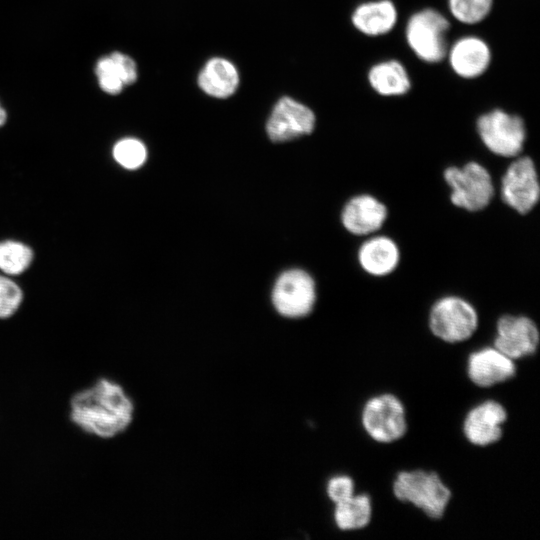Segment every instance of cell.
<instances>
[{
	"label": "cell",
	"instance_id": "obj_1",
	"mask_svg": "<svg viewBox=\"0 0 540 540\" xmlns=\"http://www.w3.org/2000/svg\"><path fill=\"white\" fill-rule=\"evenodd\" d=\"M135 404L117 381L99 376L71 394L67 417L70 424L86 436L111 440L132 425Z\"/></svg>",
	"mask_w": 540,
	"mask_h": 540
},
{
	"label": "cell",
	"instance_id": "obj_2",
	"mask_svg": "<svg viewBox=\"0 0 540 540\" xmlns=\"http://www.w3.org/2000/svg\"><path fill=\"white\" fill-rule=\"evenodd\" d=\"M395 497L422 510L428 517L441 518L451 499V491L433 471H402L393 483Z\"/></svg>",
	"mask_w": 540,
	"mask_h": 540
},
{
	"label": "cell",
	"instance_id": "obj_3",
	"mask_svg": "<svg viewBox=\"0 0 540 540\" xmlns=\"http://www.w3.org/2000/svg\"><path fill=\"white\" fill-rule=\"evenodd\" d=\"M448 19L438 10L424 8L413 13L405 27V38L413 53L427 63H438L447 54Z\"/></svg>",
	"mask_w": 540,
	"mask_h": 540
},
{
	"label": "cell",
	"instance_id": "obj_4",
	"mask_svg": "<svg viewBox=\"0 0 540 540\" xmlns=\"http://www.w3.org/2000/svg\"><path fill=\"white\" fill-rule=\"evenodd\" d=\"M449 186L450 200L458 208L476 212L486 208L495 194L489 171L480 163L471 161L462 167L450 166L443 173Z\"/></svg>",
	"mask_w": 540,
	"mask_h": 540
},
{
	"label": "cell",
	"instance_id": "obj_5",
	"mask_svg": "<svg viewBox=\"0 0 540 540\" xmlns=\"http://www.w3.org/2000/svg\"><path fill=\"white\" fill-rule=\"evenodd\" d=\"M478 327V314L466 299L449 295L438 299L429 312L433 335L448 343L469 339Z\"/></svg>",
	"mask_w": 540,
	"mask_h": 540
},
{
	"label": "cell",
	"instance_id": "obj_6",
	"mask_svg": "<svg viewBox=\"0 0 540 540\" xmlns=\"http://www.w3.org/2000/svg\"><path fill=\"white\" fill-rule=\"evenodd\" d=\"M477 133L484 146L501 157H517L526 140L523 119L501 109H494L479 116Z\"/></svg>",
	"mask_w": 540,
	"mask_h": 540
},
{
	"label": "cell",
	"instance_id": "obj_7",
	"mask_svg": "<svg viewBox=\"0 0 540 540\" xmlns=\"http://www.w3.org/2000/svg\"><path fill=\"white\" fill-rule=\"evenodd\" d=\"M361 421L366 433L379 443L395 442L407 430L404 406L392 394H381L369 399L362 410Z\"/></svg>",
	"mask_w": 540,
	"mask_h": 540
},
{
	"label": "cell",
	"instance_id": "obj_8",
	"mask_svg": "<svg viewBox=\"0 0 540 540\" xmlns=\"http://www.w3.org/2000/svg\"><path fill=\"white\" fill-rule=\"evenodd\" d=\"M500 194L503 202L519 214H527L536 206L540 184L530 157L517 156L508 166L501 180Z\"/></svg>",
	"mask_w": 540,
	"mask_h": 540
},
{
	"label": "cell",
	"instance_id": "obj_9",
	"mask_svg": "<svg viewBox=\"0 0 540 540\" xmlns=\"http://www.w3.org/2000/svg\"><path fill=\"white\" fill-rule=\"evenodd\" d=\"M316 289L311 276L302 270H290L277 280L272 301L276 310L285 317L300 318L308 315L315 304Z\"/></svg>",
	"mask_w": 540,
	"mask_h": 540
},
{
	"label": "cell",
	"instance_id": "obj_10",
	"mask_svg": "<svg viewBox=\"0 0 540 540\" xmlns=\"http://www.w3.org/2000/svg\"><path fill=\"white\" fill-rule=\"evenodd\" d=\"M539 341L538 327L529 317L503 315L498 319L494 347L514 361L534 354Z\"/></svg>",
	"mask_w": 540,
	"mask_h": 540
},
{
	"label": "cell",
	"instance_id": "obj_11",
	"mask_svg": "<svg viewBox=\"0 0 540 540\" xmlns=\"http://www.w3.org/2000/svg\"><path fill=\"white\" fill-rule=\"evenodd\" d=\"M313 111L302 103L282 97L267 122V133L274 142H284L310 134L315 126Z\"/></svg>",
	"mask_w": 540,
	"mask_h": 540
},
{
	"label": "cell",
	"instance_id": "obj_12",
	"mask_svg": "<svg viewBox=\"0 0 540 540\" xmlns=\"http://www.w3.org/2000/svg\"><path fill=\"white\" fill-rule=\"evenodd\" d=\"M453 72L464 79H474L488 69L492 54L482 38L466 35L448 47L446 57Z\"/></svg>",
	"mask_w": 540,
	"mask_h": 540
},
{
	"label": "cell",
	"instance_id": "obj_13",
	"mask_svg": "<svg viewBox=\"0 0 540 540\" xmlns=\"http://www.w3.org/2000/svg\"><path fill=\"white\" fill-rule=\"evenodd\" d=\"M506 419L502 404L494 400L482 402L468 412L463 423L464 435L476 446L493 444L501 438Z\"/></svg>",
	"mask_w": 540,
	"mask_h": 540
},
{
	"label": "cell",
	"instance_id": "obj_14",
	"mask_svg": "<svg viewBox=\"0 0 540 540\" xmlns=\"http://www.w3.org/2000/svg\"><path fill=\"white\" fill-rule=\"evenodd\" d=\"M387 216L388 210L383 202L370 194H359L345 204L341 221L349 233L370 236L380 230Z\"/></svg>",
	"mask_w": 540,
	"mask_h": 540
},
{
	"label": "cell",
	"instance_id": "obj_15",
	"mask_svg": "<svg viewBox=\"0 0 540 540\" xmlns=\"http://www.w3.org/2000/svg\"><path fill=\"white\" fill-rule=\"evenodd\" d=\"M469 379L482 388L503 383L516 374V365L495 347H486L471 353L467 362Z\"/></svg>",
	"mask_w": 540,
	"mask_h": 540
},
{
	"label": "cell",
	"instance_id": "obj_16",
	"mask_svg": "<svg viewBox=\"0 0 540 540\" xmlns=\"http://www.w3.org/2000/svg\"><path fill=\"white\" fill-rule=\"evenodd\" d=\"M360 267L369 275L383 277L391 274L400 261V250L396 242L385 235L366 239L358 249Z\"/></svg>",
	"mask_w": 540,
	"mask_h": 540
},
{
	"label": "cell",
	"instance_id": "obj_17",
	"mask_svg": "<svg viewBox=\"0 0 540 540\" xmlns=\"http://www.w3.org/2000/svg\"><path fill=\"white\" fill-rule=\"evenodd\" d=\"M398 11L391 0H369L353 10V26L366 36L376 37L389 33L396 25Z\"/></svg>",
	"mask_w": 540,
	"mask_h": 540
},
{
	"label": "cell",
	"instance_id": "obj_18",
	"mask_svg": "<svg viewBox=\"0 0 540 540\" xmlns=\"http://www.w3.org/2000/svg\"><path fill=\"white\" fill-rule=\"evenodd\" d=\"M95 73L101 89L112 95L120 93L125 85L133 84L137 79L134 60L120 52L100 58Z\"/></svg>",
	"mask_w": 540,
	"mask_h": 540
},
{
	"label": "cell",
	"instance_id": "obj_19",
	"mask_svg": "<svg viewBox=\"0 0 540 540\" xmlns=\"http://www.w3.org/2000/svg\"><path fill=\"white\" fill-rule=\"evenodd\" d=\"M367 77L372 89L384 97L402 96L411 88V80L405 66L395 59L374 64L369 69Z\"/></svg>",
	"mask_w": 540,
	"mask_h": 540
},
{
	"label": "cell",
	"instance_id": "obj_20",
	"mask_svg": "<svg viewBox=\"0 0 540 540\" xmlns=\"http://www.w3.org/2000/svg\"><path fill=\"white\" fill-rule=\"evenodd\" d=\"M239 75L236 67L223 58L210 59L198 76L199 87L208 95L227 98L237 89Z\"/></svg>",
	"mask_w": 540,
	"mask_h": 540
},
{
	"label": "cell",
	"instance_id": "obj_21",
	"mask_svg": "<svg viewBox=\"0 0 540 540\" xmlns=\"http://www.w3.org/2000/svg\"><path fill=\"white\" fill-rule=\"evenodd\" d=\"M333 515L334 522L340 530L352 531L362 529L371 521V499L365 494H354L336 503Z\"/></svg>",
	"mask_w": 540,
	"mask_h": 540
},
{
	"label": "cell",
	"instance_id": "obj_22",
	"mask_svg": "<svg viewBox=\"0 0 540 540\" xmlns=\"http://www.w3.org/2000/svg\"><path fill=\"white\" fill-rule=\"evenodd\" d=\"M33 251L26 244L15 240L0 242V270L9 276L20 275L33 260Z\"/></svg>",
	"mask_w": 540,
	"mask_h": 540
},
{
	"label": "cell",
	"instance_id": "obj_23",
	"mask_svg": "<svg viewBox=\"0 0 540 540\" xmlns=\"http://www.w3.org/2000/svg\"><path fill=\"white\" fill-rule=\"evenodd\" d=\"M447 5L450 14L458 22L474 25L490 14L493 0H447Z\"/></svg>",
	"mask_w": 540,
	"mask_h": 540
},
{
	"label": "cell",
	"instance_id": "obj_24",
	"mask_svg": "<svg viewBox=\"0 0 540 540\" xmlns=\"http://www.w3.org/2000/svg\"><path fill=\"white\" fill-rule=\"evenodd\" d=\"M113 157L120 166L134 170L143 165L147 158V151L141 141L135 138H124L114 145Z\"/></svg>",
	"mask_w": 540,
	"mask_h": 540
},
{
	"label": "cell",
	"instance_id": "obj_25",
	"mask_svg": "<svg viewBox=\"0 0 540 540\" xmlns=\"http://www.w3.org/2000/svg\"><path fill=\"white\" fill-rule=\"evenodd\" d=\"M23 301L21 288L9 277L0 275V319L12 317Z\"/></svg>",
	"mask_w": 540,
	"mask_h": 540
},
{
	"label": "cell",
	"instance_id": "obj_26",
	"mask_svg": "<svg viewBox=\"0 0 540 540\" xmlns=\"http://www.w3.org/2000/svg\"><path fill=\"white\" fill-rule=\"evenodd\" d=\"M326 491L329 499L336 504L354 495V482L347 475H337L328 481Z\"/></svg>",
	"mask_w": 540,
	"mask_h": 540
},
{
	"label": "cell",
	"instance_id": "obj_27",
	"mask_svg": "<svg viewBox=\"0 0 540 540\" xmlns=\"http://www.w3.org/2000/svg\"><path fill=\"white\" fill-rule=\"evenodd\" d=\"M7 119L6 111L0 105V127L4 125Z\"/></svg>",
	"mask_w": 540,
	"mask_h": 540
}]
</instances>
